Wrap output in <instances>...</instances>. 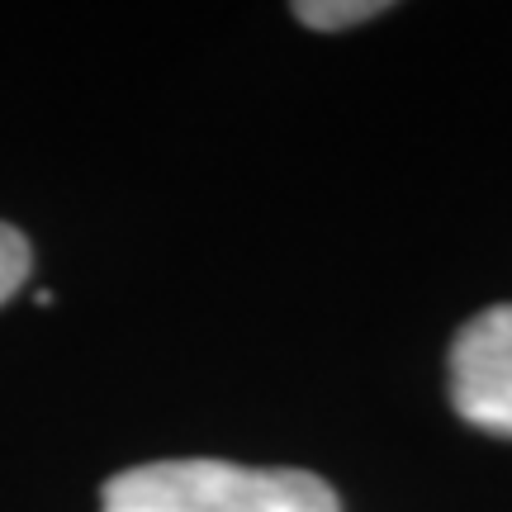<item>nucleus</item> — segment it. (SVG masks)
<instances>
[{
    "label": "nucleus",
    "mask_w": 512,
    "mask_h": 512,
    "mask_svg": "<svg viewBox=\"0 0 512 512\" xmlns=\"http://www.w3.org/2000/svg\"><path fill=\"white\" fill-rule=\"evenodd\" d=\"M384 10H389L384 0H309V5H294V15L309 29H351V24L375 19Z\"/></svg>",
    "instance_id": "3"
},
{
    "label": "nucleus",
    "mask_w": 512,
    "mask_h": 512,
    "mask_svg": "<svg viewBox=\"0 0 512 512\" xmlns=\"http://www.w3.org/2000/svg\"><path fill=\"white\" fill-rule=\"evenodd\" d=\"M451 399L465 422L512 437V304L484 309L451 347Z\"/></svg>",
    "instance_id": "2"
},
{
    "label": "nucleus",
    "mask_w": 512,
    "mask_h": 512,
    "mask_svg": "<svg viewBox=\"0 0 512 512\" xmlns=\"http://www.w3.org/2000/svg\"><path fill=\"white\" fill-rule=\"evenodd\" d=\"M29 266H34L29 238L19 228H10V223H0V304L29 280Z\"/></svg>",
    "instance_id": "4"
},
{
    "label": "nucleus",
    "mask_w": 512,
    "mask_h": 512,
    "mask_svg": "<svg viewBox=\"0 0 512 512\" xmlns=\"http://www.w3.org/2000/svg\"><path fill=\"white\" fill-rule=\"evenodd\" d=\"M105 512H342L309 470H247L228 460H157L105 484Z\"/></svg>",
    "instance_id": "1"
}]
</instances>
